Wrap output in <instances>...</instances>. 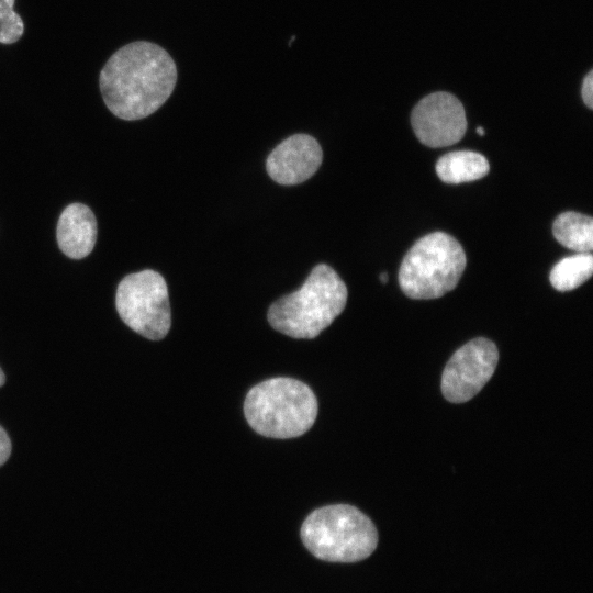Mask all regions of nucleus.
<instances>
[{"instance_id": "obj_1", "label": "nucleus", "mask_w": 593, "mask_h": 593, "mask_svg": "<svg viewBox=\"0 0 593 593\" xmlns=\"http://www.w3.org/2000/svg\"><path fill=\"white\" fill-rule=\"evenodd\" d=\"M177 66L161 46L137 41L118 49L100 71L108 109L122 120H141L157 111L177 83Z\"/></svg>"}, {"instance_id": "obj_2", "label": "nucleus", "mask_w": 593, "mask_h": 593, "mask_svg": "<svg viewBox=\"0 0 593 593\" xmlns=\"http://www.w3.org/2000/svg\"><path fill=\"white\" fill-rule=\"evenodd\" d=\"M347 296V287L337 272L318 264L299 290L270 305L267 317L284 335L314 338L343 312Z\"/></svg>"}, {"instance_id": "obj_3", "label": "nucleus", "mask_w": 593, "mask_h": 593, "mask_svg": "<svg viewBox=\"0 0 593 593\" xmlns=\"http://www.w3.org/2000/svg\"><path fill=\"white\" fill-rule=\"evenodd\" d=\"M249 426L270 438H293L307 432L317 415V400L305 383L271 378L253 387L244 402Z\"/></svg>"}, {"instance_id": "obj_4", "label": "nucleus", "mask_w": 593, "mask_h": 593, "mask_svg": "<svg viewBox=\"0 0 593 593\" xmlns=\"http://www.w3.org/2000/svg\"><path fill=\"white\" fill-rule=\"evenodd\" d=\"M300 535L314 557L329 562L363 560L378 545V532L371 519L348 504L316 508L303 522Z\"/></svg>"}, {"instance_id": "obj_5", "label": "nucleus", "mask_w": 593, "mask_h": 593, "mask_svg": "<svg viewBox=\"0 0 593 593\" xmlns=\"http://www.w3.org/2000/svg\"><path fill=\"white\" fill-rule=\"evenodd\" d=\"M466 254L451 235L434 232L421 237L399 269L403 293L416 300L437 299L454 290L466 268Z\"/></svg>"}, {"instance_id": "obj_6", "label": "nucleus", "mask_w": 593, "mask_h": 593, "mask_svg": "<svg viewBox=\"0 0 593 593\" xmlns=\"http://www.w3.org/2000/svg\"><path fill=\"white\" fill-rule=\"evenodd\" d=\"M115 305L122 321L137 334L159 340L171 325L168 288L154 270L127 275L119 283Z\"/></svg>"}, {"instance_id": "obj_7", "label": "nucleus", "mask_w": 593, "mask_h": 593, "mask_svg": "<svg viewBox=\"0 0 593 593\" xmlns=\"http://www.w3.org/2000/svg\"><path fill=\"white\" fill-rule=\"evenodd\" d=\"M499 360L495 344L484 337L474 338L450 357L441 376V392L452 403L472 399L493 376Z\"/></svg>"}, {"instance_id": "obj_8", "label": "nucleus", "mask_w": 593, "mask_h": 593, "mask_svg": "<svg viewBox=\"0 0 593 593\" xmlns=\"http://www.w3.org/2000/svg\"><path fill=\"white\" fill-rule=\"evenodd\" d=\"M411 124L418 141L434 148L459 142L467 130L462 103L446 91L433 92L421 99L412 110Z\"/></svg>"}, {"instance_id": "obj_9", "label": "nucleus", "mask_w": 593, "mask_h": 593, "mask_svg": "<svg viewBox=\"0 0 593 593\" xmlns=\"http://www.w3.org/2000/svg\"><path fill=\"white\" fill-rule=\"evenodd\" d=\"M323 152L307 134H294L282 141L267 157L266 169L279 184L293 186L310 179L320 168Z\"/></svg>"}, {"instance_id": "obj_10", "label": "nucleus", "mask_w": 593, "mask_h": 593, "mask_svg": "<svg viewBox=\"0 0 593 593\" xmlns=\"http://www.w3.org/2000/svg\"><path fill=\"white\" fill-rule=\"evenodd\" d=\"M57 243L68 257L80 259L88 256L97 239V221L85 204H69L60 214L57 224Z\"/></svg>"}, {"instance_id": "obj_11", "label": "nucleus", "mask_w": 593, "mask_h": 593, "mask_svg": "<svg viewBox=\"0 0 593 593\" xmlns=\"http://www.w3.org/2000/svg\"><path fill=\"white\" fill-rule=\"evenodd\" d=\"M490 171L486 158L472 150H455L441 156L436 172L446 183L458 184L483 178Z\"/></svg>"}, {"instance_id": "obj_12", "label": "nucleus", "mask_w": 593, "mask_h": 593, "mask_svg": "<svg viewBox=\"0 0 593 593\" xmlns=\"http://www.w3.org/2000/svg\"><path fill=\"white\" fill-rule=\"evenodd\" d=\"M552 234L562 246L589 253L593 248V219L573 211L563 212L556 217Z\"/></svg>"}, {"instance_id": "obj_13", "label": "nucleus", "mask_w": 593, "mask_h": 593, "mask_svg": "<svg viewBox=\"0 0 593 593\" xmlns=\"http://www.w3.org/2000/svg\"><path fill=\"white\" fill-rule=\"evenodd\" d=\"M593 272V257L590 253H578L559 260L551 269V286L561 292L571 291L583 284Z\"/></svg>"}, {"instance_id": "obj_14", "label": "nucleus", "mask_w": 593, "mask_h": 593, "mask_svg": "<svg viewBox=\"0 0 593 593\" xmlns=\"http://www.w3.org/2000/svg\"><path fill=\"white\" fill-rule=\"evenodd\" d=\"M15 0H0V43L13 44L24 33L22 18L13 10Z\"/></svg>"}, {"instance_id": "obj_15", "label": "nucleus", "mask_w": 593, "mask_h": 593, "mask_svg": "<svg viewBox=\"0 0 593 593\" xmlns=\"http://www.w3.org/2000/svg\"><path fill=\"white\" fill-rule=\"evenodd\" d=\"M581 97L584 104L589 108H593V70L591 69L584 77L581 88Z\"/></svg>"}, {"instance_id": "obj_16", "label": "nucleus", "mask_w": 593, "mask_h": 593, "mask_svg": "<svg viewBox=\"0 0 593 593\" xmlns=\"http://www.w3.org/2000/svg\"><path fill=\"white\" fill-rule=\"evenodd\" d=\"M11 440L7 432L0 426V466H2L10 457Z\"/></svg>"}, {"instance_id": "obj_17", "label": "nucleus", "mask_w": 593, "mask_h": 593, "mask_svg": "<svg viewBox=\"0 0 593 593\" xmlns=\"http://www.w3.org/2000/svg\"><path fill=\"white\" fill-rule=\"evenodd\" d=\"M380 280H381L382 283H387V281H388V273H387V272H382V273L380 275Z\"/></svg>"}, {"instance_id": "obj_18", "label": "nucleus", "mask_w": 593, "mask_h": 593, "mask_svg": "<svg viewBox=\"0 0 593 593\" xmlns=\"http://www.w3.org/2000/svg\"><path fill=\"white\" fill-rule=\"evenodd\" d=\"M5 382V377H4V373L2 372L1 368H0V387L3 385Z\"/></svg>"}, {"instance_id": "obj_19", "label": "nucleus", "mask_w": 593, "mask_h": 593, "mask_svg": "<svg viewBox=\"0 0 593 593\" xmlns=\"http://www.w3.org/2000/svg\"><path fill=\"white\" fill-rule=\"evenodd\" d=\"M477 133H478L480 136H483V135H484V130H483V127L479 126V127L477 128Z\"/></svg>"}]
</instances>
